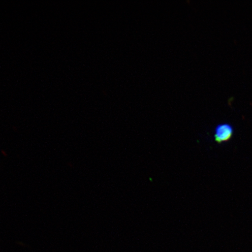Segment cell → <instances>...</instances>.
Instances as JSON below:
<instances>
[{"label": "cell", "instance_id": "cell-1", "mask_svg": "<svg viewBox=\"0 0 252 252\" xmlns=\"http://www.w3.org/2000/svg\"><path fill=\"white\" fill-rule=\"evenodd\" d=\"M234 133V129L232 125L228 124H219L214 130V140L219 144L227 143L232 139Z\"/></svg>", "mask_w": 252, "mask_h": 252}]
</instances>
